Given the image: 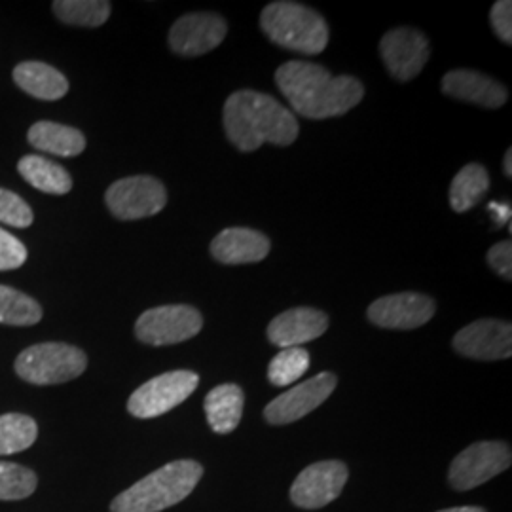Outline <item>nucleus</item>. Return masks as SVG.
Segmentation results:
<instances>
[{"mask_svg":"<svg viewBox=\"0 0 512 512\" xmlns=\"http://www.w3.org/2000/svg\"><path fill=\"white\" fill-rule=\"evenodd\" d=\"M275 82L294 112L310 120L342 116L365 97V88L357 78L334 76L329 69L308 61L281 65L275 71Z\"/></svg>","mask_w":512,"mask_h":512,"instance_id":"f257e3e1","label":"nucleus"},{"mask_svg":"<svg viewBox=\"0 0 512 512\" xmlns=\"http://www.w3.org/2000/svg\"><path fill=\"white\" fill-rule=\"evenodd\" d=\"M224 131L241 152H255L264 143L289 147L298 139L293 112L266 93L241 90L224 103Z\"/></svg>","mask_w":512,"mask_h":512,"instance_id":"f03ea898","label":"nucleus"},{"mask_svg":"<svg viewBox=\"0 0 512 512\" xmlns=\"http://www.w3.org/2000/svg\"><path fill=\"white\" fill-rule=\"evenodd\" d=\"M198 461L181 459L145 476L110 503L112 512H162L184 501L202 480Z\"/></svg>","mask_w":512,"mask_h":512,"instance_id":"7ed1b4c3","label":"nucleus"},{"mask_svg":"<svg viewBox=\"0 0 512 512\" xmlns=\"http://www.w3.org/2000/svg\"><path fill=\"white\" fill-rule=\"evenodd\" d=\"M260 29L277 46L298 54H323L329 44L327 21L298 2L279 0L268 4L260 16Z\"/></svg>","mask_w":512,"mask_h":512,"instance_id":"20e7f679","label":"nucleus"},{"mask_svg":"<svg viewBox=\"0 0 512 512\" xmlns=\"http://www.w3.org/2000/svg\"><path fill=\"white\" fill-rule=\"evenodd\" d=\"M86 366L88 357L82 349L59 342L31 346L16 359L19 378L35 385L65 384L78 378Z\"/></svg>","mask_w":512,"mask_h":512,"instance_id":"39448f33","label":"nucleus"},{"mask_svg":"<svg viewBox=\"0 0 512 512\" xmlns=\"http://www.w3.org/2000/svg\"><path fill=\"white\" fill-rule=\"evenodd\" d=\"M200 384L196 372L190 370H173L162 376L152 378L141 385L129 397L128 410L131 416L139 420H150L167 414L169 410L183 404Z\"/></svg>","mask_w":512,"mask_h":512,"instance_id":"423d86ee","label":"nucleus"},{"mask_svg":"<svg viewBox=\"0 0 512 512\" xmlns=\"http://www.w3.org/2000/svg\"><path fill=\"white\" fill-rule=\"evenodd\" d=\"M202 327L200 311L192 306L175 304L145 311L135 323V334L148 346H173L194 338Z\"/></svg>","mask_w":512,"mask_h":512,"instance_id":"0eeeda50","label":"nucleus"},{"mask_svg":"<svg viewBox=\"0 0 512 512\" xmlns=\"http://www.w3.org/2000/svg\"><path fill=\"white\" fill-rule=\"evenodd\" d=\"M511 461L509 444L476 442L452 461L448 478L454 490L467 492L507 471L511 467Z\"/></svg>","mask_w":512,"mask_h":512,"instance_id":"6e6552de","label":"nucleus"},{"mask_svg":"<svg viewBox=\"0 0 512 512\" xmlns=\"http://www.w3.org/2000/svg\"><path fill=\"white\" fill-rule=\"evenodd\" d=\"M105 202L116 219H147L158 215L164 209L167 190L158 179L137 175L112 184L107 190Z\"/></svg>","mask_w":512,"mask_h":512,"instance_id":"1a4fd4ad","label":"nucleus"},{"mask_svg":"<svg viewBox=\"0 0 512 512\" xmlns=\"http://www.w3.org/2000/svg\"><path fill=\"white\" fill-rule=\"evenodd\" d=\"M348 475V467L342 461L313 463L294 480L291 499L300 509H321L342 494Z\"/></svg>","mask_w":512,"mask_h":512,"instance_id":"9d476101","label":"nucleus"},{"mask_svg":"<svg viewBox=\"0 0 512 512\" xmlns=\"http://www.w3.org/2000/svg\"><path fill=\"white\" fill-rule=\"evenodd\" d=\"M336 384L338 380L332 372H321L274 399L266 406L264 418L272 425H287L302 420L329 399Z\"/></svg>","mask_w":512,"mask_h":512,"instance_id":"9b49d317","label":"nucleus"},{"mask_svg":"<svg viewBox=\"0 0 512 512\" xmlns=\"http://www.w3.org/2000/svg\"><path fill=\"white\" fill-rule=\"evenodd\" d=\"M380 55L395 80L408 82L416 78L429 61V40L418 29L399 27L384 35Z\"/></svg>","mask_w":512,"mask_h":512,"instance_id":"f8f14e48","label":"nucleus"},{"mask_svg":"<svg viewBox=\"0 0 512 512\" xmlns=\"http://www.w3.org/2000/svg\"><path fill=\"white\" fill-rule=\"evenodd\" d=\"M228 25L219 14L198 12L177 19L169 31V48L184 57L209 54L226 38Z\"/></svg>","mask_w":512,"mask_h":512,"instance_id":"ddd939ff","label":"nucleus"},{"mask_svg":"<svg viewBox=\"0 0 512 512\" xmlns=\"http://www.w3.org/2000/svg\"><path fill=\"white\" fill-rule=\"evenodd\" d=\"M435 315L433 298L418 293L389 294L368 308V319L382 329L412 330L423 327Z\"/></svg>","mask_w":512,"mask_h":512,"instance_id":"4468645a","label":"nucleus"},{"mask_svg":"<svg viewBox=\"0 0 512 512\" xmlns=\"http://www.w3.org/2000/svg\"><path fill=\"white\" fill-rule=\"evenodd\" d=\"M454 349L478 361L509 359L512 353L511 323L497 319L475 321L459 330L454 338Z\"/></svg>","mask_w":512,"mask_h":512,"instance_id":"2eb2a0df","label":"nucleus"},{"mask_svg":"<svg viewBox=\"0 0 512 512\" xmlns=\"http://www.w3.org/2000/svg\"><path fill=\"white\" fill-rule=\"evenodd\" d=\"M329 329V317L313 308H293L277 315L268 327V340L277 348H300Z\"/></svg>","mask_w":512,"mask_h":512,"instance_id":"dca6fc26","label":"nucleus"},{"mask_svg":"<svg viewBox=\"0 0 512 512\" xmlns=\"http://www.w3.org/2000/svg\"><path fill=\"white\" fill-rule=\"evenodd\" d=\"M442 92L459 101L473 103L484 109H499L507 103L509 93L503 84L478 71L458 69L444 74Z\"/></svg>","mask_w":512,"mask_h":512,"instance_id":"f3484780","label":"nucleus"},{"mask_svg":"<svg viewBox=\"0 0 512 512\" xmlns=\"http://www.w3.org/2000/svg\"><path fill=\"white\" fill-rule=\"evenodd\" d=\"M270 249V239L251 228H226L211 243L213 258L228 266L262 262L270 255Z\"/></svg>","mask_w":512,"mask_h":512,"instance_id":"a211bd4d","label":"nucleus"},{"mask_svg":"<svg viewBox=\"0 0 512 512\" xmlns=\"http://www.w3.org/2000/svg\"><path fill=\"white\" fill-rule=\"evenodd\" d=\"M245 395L236 384H222L211 389L205 397V416L211 429L219 435L232 433L243 416Z\"/></svg>","mask_w":512,"mask_h":512,"instance_id":"6ab92c4d","label":"nucleus"},{"mask_svg":"<svg viewBox=\"0 0 512 512\" xmlns=\"http://www.w3.org/2000/svg\"><path fill=\"white\" fill-rule=\"evenodd\" d=\"M14 80L23 92L44 99L57 101L69 92V82L54 67L40 61H25L14 69Z\"/></svg>","mask_w":512,"mask_h":512,"instance_id":"aec40b11","label":"nucleus"},{"mask_svg":"<svg viewBox=\"0 0 512 512\" xmlns=\"http://www.w3.org/2000/svg\"><path fill=\"white\" fill-rule=\"evenodd\" d=\"M29 143L37 150L61 156V158H73L84 152L86 137L78 129L55 124V122H37L29 129Z\"/></svg>","mask_w":512,"mask_h":512,"instance_id":"412c9836","label":"nucleus"},{"mask_svg":"<svg viewBox=\"0 0 512 512\" xmlns=\"http://www.w3.org/2000/svg\"><path fill=\"white\" fill-rule=\"evenodd\" d=\"M18 169L19 175L40 192L63 196L73 188L69 171L42 156H23L19 160Z\"/></svg>","mask_w":512,"mask_h":512,"instance_id":"4be33fe9","label":"nucleus"},{"mask_svg":"<svg viewBox=\"0 0 512 512\" xmlns=\"http://www.w3.org/2000/svg\"><path fill=\"white\" fill-rule=\"evenodd\" d=\"M490 190V175L480 164L465 165L450 186V205L456 213H467Z\"/></svg>","mask_w":512,"mask_h":512,"instance_id":"5701e85b","label":"nucleus"},{"mask_svg":"<svg viewBox=\"0 0 512 512\" xmlns=\"http://www.w3.org/2000/svg\"><path fill=\"white\" fill-rule=\"evenodd\" d=\"M42 319V308L35 298L0 285V323L12 327H31Z\"/></svg>","mask_w":512,"mask_h":512,"instance_id":"b1692460","label":"nucleus"},{"mask_svg":"<svg viewBox=\"0 0 512 512\" xmlns=\"http://www.w3.org/2000/svg\"><path fill=\"white\" fill-rule=\"evenodd\" d=\"M37 421L25 414L0 416V456L18 454L31 448L37 440Z\"/></svg>","mask_w":512,"mask_h":512,"instance_id":"393cba45","label":"nucleus"},{"mask_svg":"<svg viewBox=\"0 0 512 512\" xmlns=\"http://www.w3.org/2000/svg\"><path fill=\"white\" fill-rule=\"evenodd\" d=\"M57 18L76 27H101L110 16V2L105 0H57L54 2Z\"/></svg>","mask_w":512,"mask_h":512,"instance_id":"a878e982","label":"nucleus"},{"mask_svg":"<svg viewBox=\"0 0 512 512\" xmlns=\"http://www.w3.org/2000/svg\"><path fill=\"white\" fill-rule=\"evenodd\" d=\"M310 368V353L304 348L281 349L268 366V380L275 387H289Z\"/></svg>","mask_w":512,"mask_h":512,"instance_id":"bb28decb","label":"nucleus"},{"mask_svg":"<svg viewBox=\"0 0 512 512\" xmlns=\"http://www.w3.org/2000/svg\"><path fill=\"white\" fill-rule=\"evenodd\" d=\"M37 490V475L18 463L0 461V501L25 499Z\"/></svg>","mask_w":512,"mask_h":512,"instance_id":"cd10ccee","label":"nucleus"},{"mask_svg":"<svg viewBox=\"0 0 512 512\" xmlns=\"http://www.w3.org/2000/svg\"><path fill=\"white\" fill-rule=\"evenodd\" d=\"M0 222L14 228H29L33 224V211L18 194L0 188Z\"/></svg>","mask_w":512,"mask_h":512,"instance_id":"c85d7f7f","label":"nucleus"},{"mask_svg":"<svg viewBox=\"0 0 512 512\" xmlns=\"http://www.w3.org/2000/svg\"><path fill=\"white\" fill-rule=\"evenodd\" d=\"M27 260V249L16 236L0 228V272L16 270Z\"/></svg>","mask_w":512,"mask_h":512,"instance_id":"c756f323","label":"nucleus"},{"mask_svg":"<svg viewBox=\"0 0 512 512\" xmlns=\"http://www.w3.org/2000/svg\"><path fill=\"white\" fill-rule=\"evenodd\" d=\"M492 27H494L495 35L499 37L501 42H505L507 46L512 44V2L509 0H499L495 2L492 8Z\"/></svg>","mask_w":512,"mask_h":512,"instance_id":"7c9ffc66","label":"nucleus"},{"mask_svg":"<svg viewBox=\"0 0 512 512\" xmlns=\"http://www.w3.org/2000/svg\"><path fill=\"white\" fill-rule=\"evenodd\" d=\"M488 264L505 279H512V243L511 239L501 241L488 251Z\"/></svg>","mask_w":512,"mask_h":512,"instance_id":"2f4dec72","label":"nucleus"},{"mask_svg":"<svg viewBox=\"0 0 512 512\" xmlns=\"http://www.w3.org/2000/svg\"><path fill=\"white\" fill-rule=\"evenodd\" d=\"M490 211L495 213L497 226H503L505 222H509V220H511V207H509V205H503V203H490Z\"/></svg>","mask_w":512,"mask_h":512,"instance_id":"473e14b6","label":"nucleus"},{"mask_svg":"<svg viewBox=\"0 0 512 512\" xmlns=\"http://www.w3.org/2000/svg\"><path fill=\"white\" fill-rule=\"evenodd\" d=\"M503 169H505V173H507V177L511 179L512 177V148L507 150V154H505V160H503Z\"/></svg>","mask_w":512,"mask_h":512,"instance_id":"72a5a7b5","label":"nucleus"},{"mask_svg":"<svg viewBox=\"0 0 512 512\" xmlns=\"http://www.w3.org/2000/svg\"><path fill=\"white\" fill-rule=\"evenodd\" d=\"M439 512H486L482 507H452V509H444Z\"/></svg>","mask_w":512,"mask_h":512,"instance_id":"f704fd0d","label":"nucleus"}]
</instances>
